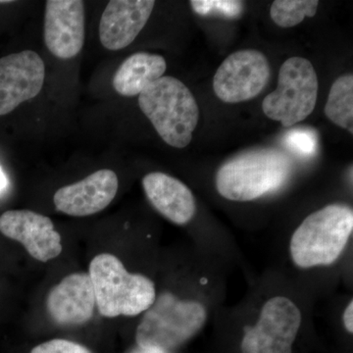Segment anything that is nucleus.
Segmentation results:
<instances>
[{
    "instance_id": "nucleus-1",
    "label": "nucleus",
    "mask_w": 353,
    "mask_h": 353,
    "mask_svg": "<svg viewBox=\"0 0 353 353\" xmlns=\"http://www.w3.org/2000/svg\"><path fill=\"white\" fill-rule=\"evenodd\" d=\"M292 171L290 158L275 148H259L236 155L216 174V189L232 201H252L276 192Z\"/></svg>"
},
{
    "instance_id": "nucleus-2",
    "label": "nucleus",
    "mask_w": 353,
    "mask_h": 353,
    "mask_svg": "<svg viewBox=\"0 0 353 353\" xmlns=\"http://www.w3.org/2000/svg\"><path fill=\"white\" fill-rule=\"evenodd\" d=\"M352 231L353 210L347 204H330L311 213L290 239L292 262L303 269L334 264L345 252Z\"/></svg>"
},
{
    "instance_id": "nucleus-3",
    "label": "nucleus",
    "mask_w": 353,
    "mask_h": 353,
    "mask_svg": "<svg viewBox=\"0 0 353 353\" xmlns=\"http://www.w3.org/2000/svg\"><path fill=\"white\" fill-rule=\"evenodd\" d=\"M88 276L94 287L95 305L104 317L141 314L157 299L155 285L150 278L130 273L110 253H101L92 260Z\"/></svg>"
},
{
    "instance_id": "nucleus-4",
    "label": "nucleus",
    "mask_w": 353,
    "mask_h": 353,
    "mask_svg": "<svg viewBox=\"0 0 353 353\" xmlns=\"http://www.w3.org/2000/svg\"><path fill=\"white\" fill-rule=\"evenodd\" d=\"M206 321L208 310L199 301L162 292L139 323L137 343L143 350L168 352L194 338Z\"/></svg>"
},
{
    "instance_id": "nucleus-5",
    "label": "nucleus",
    "mask_w": 353,
    "mask_h": 353,
    "mask_svg": "<svg viewBox=\"0 0 353 353\" xmlns=\"http://www.w3.org/2000/svg\"><path fill=\"white\" fill-rule=\"evenodd\" d=\"M139 105L167 145L185 148L199 124V108L189 88L163 76L139 95Z\"/></svg>"
},
{
    "instance_id": "nucleus-6",
    "label": "nucleus",
    "mask_w": 353,
    "mask_h": 353,
    "mask_svg": "<svg viewBox=\"0 0 353 353\" xmlns=\"http://www.w3.org/2000/svg\"><path fill=\"white\" fill-rule=\"evenodd\" d=\"M318 88L317 74L311 62L303 57H290L281 67L278 87L265 97L262 110L283 127H292L314 110Z\"/></svg>"
},
{
    "instance_id": "nucleus-7",
    "label": "nucleus",
    "mask_w": 353,
    "mask_h": 353,
    "mask_svg": "<svg viewBox=\"0 0 353 353\" xmlns=\"http://www.w3.org/2000/svg\"><path fill=\"white\" fill-rule=\"evenodd\" d=\"M303 316L294 301L274 296L265 303L259 320L245 328L243 353H292Z\"/></svg>"
},
{
    "instance_id": "nucleus-8",
    "label": "nucleus",
    "mask_w": 353,
    "mask_h": 353,
    "mask_svg": "<svg viewBox=\"0 0 353 353\" xmlns=\"http://www.w3.org/2000/svg\"><path fill=\"white\" fill-rule=\"evenodd\" d=\"M268 59L259 50L236 51L220 65L213 79L215 94L227 103L250 101L270 80Z\"/></svg>"
},
{
    "instance_id": "nucleus-9",
    "label": "nucleus",
    "mask_w": 353,
    "mask_h": 353,
    "mask_svg": "<svg viewBox=\"0 0 353 353\" xmlns=\"http://www.w3.org/2000/svg\"><path fill=\"white\" fill-rule=\"evenodd\" d=\"M44 77L43 60L34 51L0 58V116L36 97L43 87Z\"/></svg>"
},
{
    "instance_id": "nucleus-10",
    "label": "nucleus",
    "mask_w": 353,
    "mask_h": 353,
    "mask_svg": "<svg viewBox=\"0 0 353 353\" xmlns=\"http://www.w3.org/2000/svg\"><path fill=\"white\" fill-rule=\"evenodd\" d=\"M85 13L81 0H48L44 15V43L51 54L71 59L82 50Z\"/></svg>"
},
{
    "instance_id": "nucleus-11",
    "label": "nucleus",
    "mask_w": 353,
    "mask_h": 353,
    "mask_svg": "<svg viewBox=\"0 0 353 353\" xmlns=\"http://www.w3.org/2000/svg\"><path fill=\"white\" fill-rule=\"evenodd\" d=\"M0 233L22 243L32 259L48 262L61 254V236L52 221L34 211L9 210L0 216Z\"/></svg>"
},
{
    "instance_id": "nucleus-12",
    "label": "nucleus",
    "mask_w": 353,
    "mask_h": 353,
    "mask_svg": "<svg viewBox=\"0 0 353 353\" xmlns=\"http://www.w3.org/2000/svg\"><path fill=\"white\" fill-rule=\"evenodd\" d=\"M118 188L119 181L115 172L102 169L80 182L58 190L53 202L60 212L74 217H85L108 208L116 196Z\"/></svg>"
},
{
    "instance_id": "nucleus-13",
    "label": "nucleus",
    "mask_w": 353,
    "mask_h": 353,
    "mask_svg": "<svg viewBox=\"0 0 353 353\" xmlns=\"http://www.w3.org/2000/svg\"><path fill=\"white\" fill-rule=\"evenodd\" d=\"M153 0H112L102 13L99 39L106 50L117 51L130 46L152 16Z\"/></svg>"
},
{
    "instance_id": "nucleus-14",
    "label": "nucleus",
    "mask_w": 353,
    "mask_h": 353,
    "mask_svg": "<svg viewBox=\"0 0 353 353\" xmlns=\"http://www.w3.org/2000/svg\"><path fill=\"white\" fill-rule=\"evenodd\" d=\"M95 296L87 273H74L53 287L46 299L51 319L59 325H82L92 319Z\"/></svg>"
},
{
    "instance_id": "nucleus-15",
    "label": "nucleus",
    "mask_w": 353,
    "mask_h": 353,
    "mask_svg": "<svg viewBox=\"0 0 353 353\" xmlns=\"http://www.w3.org/2000/svg\"><path fill=\"white\" fill-rule=\"evenodd\" d=\"M143 187L153 208L174 224L183 226L194 217L196 199L188 185L178 179L153 172L143 176Z\"/></svg>"
},
{
    "instance_id": "nucleus-16",
    "label": "nucleus",
    "mask_w": 353,
    "mask_h": 353,
    "mask_svg": "<svg viewBox=\"0 0 353 353\" xmlns=\"http://www.w3.org/2000/svg\"><path fill=\"white\" fill-rule=\"evenodd\" d=\"M166 69V60L161 55L134 53L116 71L112 80L113 88L124 97H136L163 77Z\"/></svg>"
},
{
    "instance_id": "nucleus-17",
    "label": "nucleus",
    "mask_w": 353,
    "mask_h": 353,
    "mask_svg": "<svg viewBox=\"0 0 353 353\" xmlns=\"http://www.w3.org/2000/svg\"><path fill=\"white\" fill-rule=\"evenodd\" d=\"M325 114L336 126L353 132V76L343 75L332 85Z\"/></svg>"
},
{
    "instance_id": "nucleus-18",
    "label": "nucleus",
    "mask_w": 353,
    "mask_h": 353,
    "mask_svg": "<svg viewBox=\"0 0 353 353\" xmlns=\"http://www.w3.org/2000/svg\"><path fill=\"white\" fill-rule=\"evenodd\" d=\"M318 6L317 0H276L271 6L270 16L279 27L292 28L305 17H314Z\"/></svg>"
},
{
    "instance_id": "nucleus-19",
    "label": "nucleus",
    "mask_w": 353,
    "mask_h": 353,
    "mask_svg": "<svg viewBox=\"0 0 353 353\" xmlns=\"http://www.w3.org/2000/svg\"><path fill=\"white\" fill-rule=\"evenodd\" d=\"M285 148L301 157H310L317 152L318 134L310 128H296L284 137Z\"/></svg>"
},
{
    "instance_id": "nucleus-20",
    "label": "nucleus",
    "mask_w": 353,
    "mask_h": 353,
    "mask_svg": "<svg viewBox=\"0 0 353 353\" xmlns=\"http://www.w3.org/2000/svg\"><path fill=\"white\" fill-rule=\"evenodd\" d=\"M190 6L199 15H217L228 19H236L243 10V2L234 0H192Z\"/></svg>"
},
{
    "instance_id": "nucleus-21",
    "label": "nucleus",
    "mask_w": 353,
    "mask_h": 353,
    "mask_svg": "<svg viewBox=\"0 0 353 353\" xmlns=\"http://www.w3.org/2000/svg\"><path fill=\"white\" fill-rule=\"evenodd\" d=\"M31 353H92L80 343L62 339L46 341L32 348Z\"/></svg>"
},
{
    "instance_id": "nucleus-22",
    "label": "nucleus",
    "mask_w": 353,
    "mask_h": 353,
    "mask_svg": "<svg viewBox=\"0 0 353 353\" xmlns=\"http://www.w3.org/2000/svg\"><path fill=\"white\" fill-rule=\"evenodd\" d=\"M343 321L348 333H353V303L350 301L343 315Z\"/></svg>"
},
{
    "instance_id": "nucleus-23",
    "label": "nucleus",
    "mask_w": 353,
    "mask_h": 353,
    "mask_svg": "<svg viewBox=\"0 0 353 353\" xmlns=\"http://www.w3.org/2000/svg\"><path fill=\"white\" fill-rule=\"evenodd\" d=\"M7 178L4 172L2 171L1 167H0V192H2L7 187Z\"/></svg>"
},
{
    "instance_id": "nucleus-24",
    "label": "nucleus",
    "mask_w": 353,
    "mask_h": 353,
    "mask_svg": "<svg viewBox=\"0 0 353 353\" xmlns=\"http://www.w3.org/2000/svg\"><path fill=\"white\" fill-rule=\"evenodd\" d=\"M11 1H9V0H6V1H4V0H0V3H10Z\"/></svg>"
},
{
    "instance_id": "nucleus-25",
    "label": "nucleus",
    "mask_w": 353,
    "mask_h": 353,
    "mask_svg": "<svg viewBox=\"0 0 353 353\" xmlns=\"http://www.w3.org/2000/svg\"><path fill=\"white\" fill-rule=\"evenodd\" d=\"M148 353H158L157 352H150V350H145Z\"/></svg>"
}]
</instances>
